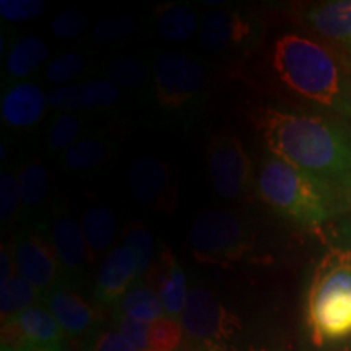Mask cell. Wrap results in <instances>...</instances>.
<instances>
[{
	"mask_svg": "<svg viewBox=\"0 0 351 351\" xmlns=\"http://www.w3.org/2000/svg\"><path fill=\"white\" fill-rule=\"evenodd\" d=\"M88 26L86 16L75 8H67L60 12L52 21V32L57 38L73 39L82 36Z\"/></svg>",
	"mask_w": 351,
	"mask_h": 351,
	"instance_id": "35",
	"label": "cell"
},
{
	"mask_svg": "<svg viewBox=\"0 0 351 351\" xmlns=\"http://www.w3.org/2000/svg\"><path fill=\"white\" fill-rule=\"evenodd\" d=\"M148 287L158 293L168 317H182L189 296L186 275L168 247L161 251L156 263L148 270Z\"/></svg>",
	"mask_w": 351,
	"mask_h": 351,
	"instance_id": "15",
	"label": "cell"
},
{
	"mask_svg": "<svg viewBox=\"0 0 351 351\" xmlns=\"http://www.w3.org/2000/svg\"><path fill=\"white\" fill-rule=\"evenodd\" d=\"M256 191L263 204L280 217L315 230L343 207L330 189L296 166L269 153L256 176Z\"/></svg>",
	"mask_w": 351,
	"mask_h": 351,
	"instance_id": "3",
	"label": "cell"
},
{
	"mask_svg": "<svg viewBox=\"0 0 351 351\" xmlns=\"http://www.w3.org/2000/svg\"><path fill=\"white\" fill-rule=\"evenodd\" d=\"M46 302L47 309L69 335H82L95 326V309L72 289L57 287L47 293Z\"/></svg>",
	"mask_w": 351,
	"mask_h": 351,
	"instance_id": "18",
	"label": "cell"
},
{
	"mask_svg": "<svg viewBox=\"0 0 351 351\" xmlns=\"http://www.w3.org/2000/svg\"><path fill=\"white\" fill-rule=\"evenodd\" d=\"M82 130V122L73 114H59L47 130V147L52 152H67L75 145Z\"/></svg>",
	"mask_w": 351,
	"mask_h": 351,
	"instance_id": "28",
	"label": "cell"
},
{
	"mask_svg": "<svg viewBox=\"0 0 351 351\" xmlns=\"http://www.w3.org/2000/svg\"><path fill=\"white\" fill-rule=\"evenodd\" d=\"M254 86L285 91L314 106L351 116V62L306 34L287 32L262 43L239 69Z\"/></svg>",
	"mask_w": 351,
	"mask_h": 351,
	"instance_id": "1",
	"label": "cell"
},
{
	"mask_svg": "<svg viewBox=\"0 0 351 351\" xmlns=\"http://www.w3.org/2000/svg\"><path fill=\"white\" fill-rule=\"evenodd\" d=\"M208 171L217 194L226 200L244 199L252 187L256 189L251 156L231 132L217 134L210 142Z\"/></svg>",
	"mask_w": 351,
	"mask_h": 351,
	"instance_id": "8",
	"label": "cell"
},
{
	"mask_svg": "<svg viewBox=\"0 0 351 351\" xmlns=\"http://www.w3.org/2000/svg\"><path fill=\"white\" fill-rule=\"evenodd\" d=\"M64 333L47 307L33 306L2 324V346H64Z\"/></svg>",
	"mask_w": 351,
	"mask_h": 351,
	"instance_id": "12",
	"label": "cell"
},
{
	"mask_svg": "<svg viewBox=\"0 0 351 351\" xmlns=\"http://www.w3.org/2000/svg\"><path fill=\"white\" fill-rule=\"evenodd\" d=\"M265 25L241 8H218L205 15L200 28L204 49L219 59H230L238 70L262 46Z\"/></svg>",
	"mask_w": 351,
	"mask_h": 351,
	"instance_id": "6",
	"label": "cell"
},
{
	"mask_svg": "<svg viewBox=\"0 0 351 351\" xmlns=\"http://www.w3.org/2000/svg\"><path fill=\"white\" fill-rule=\"evenodd\" d=\"M86 57L80 52H65L51 60L46 67V80L54 85H70L73 78L80 77L86 69Z\"/></svg>",
	"mask_w": 351,
	"mask_h": 351,
	"instance_id": "29",
	"label": "cell"
},
{
	"mask_svg": "<svg viewBox=\"0 0 351 351\" xmlns=\"http://www.w3.org/2000/svg\"><path fill=\"white\" fill-rule=\"evenodd\" d=\"M19 179L12 171H2L0 174V219L2 225L10 223L20 205Z\"/></svg>",
	"mask_w": 351,
	"mask_h": 351,
	"instance_id": "34",
	"label": "cell"
},
{
	"mask_svg": "<svg viewBox=\"0 0 351 351\" xmlns=\"http://www.w3.org/2000/svg\"><path fill=\"white\" fill-rule=\"evenodd\" d=\"M13 274V258L8 249H5V244H2V252H0V285L8 282Z\"/></svg>",
	"mask_w": 351,
	"mask_h": 351,
	"instance_id": "39",
	"label": "cell"
},
{
	"mask_svg": "<svg viewBox=\"0 0 351 351\" xmlns=\"http://www.w3.org/2000/svg\"><path fill=\"white\" fill-rule=\"evenodd\" d=\"M43 88L33 82H16L2 96V121L10 129H32L43 121L47 109Z\"/></svg>",
	"mask_w": 351,
	"mask_h": 351,
	"instance_id": "14",
	"label": "cell"
},
{
	"mask_svg": "<svg viewBox=\"0 0 351 351\" xmlns=\"http://www.w3.org/2000/svg\"><path fill=\"white\" fill-rule=\"evenodd\" d=\"M49 47L38 36L20 38L7 56V75L10 80H21L47 62Z\"/></svg>",
	"mask_w": 351,
	"mask_h": 351,
	"instance_id": "19",
	"label": "cell"
},
{
	"mask_svg": "<svg viewBox=\"0 0 351 351\" xmlns=\"http://www.w3.org/2000/svg\"><path fill=\"white\" fill-rule=\"evenodd\" d=\"M208 88L207 70L197 57L181 51H163L153 67V90L165 111L187 114L202 104Z\"/></svg>",
	"mask_w": 351,
	"mask_h": 351,
	"instance_id": "5",
	"label": "cell"
},
{
	"mask_svg": "<svg viewBox=\"0 0 351 351\" xmlns=\"http://www.w3.org/2000/svg\"><path fill=\"white\" fill-rule=\"evenodd\" d=\"M90 351H137L119 332L103 330L93 337Z\"/></svg>",
	"mask_w": 351,
	"mask_h": 351,
	"instance_id": "38",
	"label": "cell"
},
{
	"mask_svg": "<svg viewBox=\"0 0 351 351\" xmlns=\"http://www.w3.org/2000/svg\"><path fill=\"white\" fill-rule=\"evenodd\" d=\"M51 243L59 257L62 274L67 278L82 275L88 262L93 261L82 226L67 215H60L52 223Z\"/></svg>",
	"mask_w": 351,
	"mask_h": 351,
	"instance_id": "16",
	"label": "cell"
},
{
	"mask_svg": "<svg viewBox=\"0 0 351 351\" xmlns=\"http://www.w3.org/2000/svg\"><path fill=\"white\" fill-rule=\"evenodd\" d=\"M254 130L271 155L330 189L351 210V135L322 116L261 106L251 111Z\"/></svg>",
	"mask_w": 351,
	"mask_h": 351,
	"instance_id": "2",
	"label": "cell"
},
{
	"mask_svg": "<svg viewBox=\"0 0 351 351\" xmlns=\"http://www.w3.org/2000/svg\"><path fill=\"white\" fill-rule=\"evenodd\" d=\"M47 182L49 176L47 169L38 158L26 161L19 169V186H20V199L25 207H34L41 204L47 191Z\"/></svg>",
	"mask_w": 351,
	"mask_h": 351,
	"instance_id": "25",
	"label": "cell"
},
{
	"mask_svg": "<svg viewBox=\"0 0 351 351\" xmlns=\"http://www.w3.org/2000/svg\"><path fill=\"white\" fill-rule=\"evenodd\" d=\"M2 351H65L64 346H2Z\"/></svg>",
	"mask_w": 351,
	"mask_h": 351,
	"instance_id": "40",
	"label": "cell"
},
{
	"mask_svg": "<svg viewBox=\"0 0 351 351\" xmlns=\"http://www.w3.org/2000/svg\"><path fill=\"white\" fill-rule=\"evenodd\" d=\"M0 313H2V324L19 315L29 307L36 306L34 302L41 293L33 287L28 280L20 274H15L10 280L0 285Z\"/></svg>",
	"mask_w": 351,
	"mask_h": 351,
	"instance_id": "23",
	"label": "cell"
},
{
	"mask_svg": "<svg viewBox=\"0 0 351 351\" xmlns=\"http://www.w3.org/2000/svg\"><path fill=\"white\" fill-rule=\"evenodd\" d=\"M184 332L202 343L225 340L238 330L239 322L225 306L205 288H192L181 317Z\"/></svg>",
	"mask_w": 351,
	"mask_h": 351,
	"instance_id": "9",
	"label": "cell"
},
{
	"mask_svg": "<svg viewBox=\"0 0 351 351\" xmlns=\"http://www.w3.org/2000/svg\"><path fill=\"white\" fill-rule=\"evenodd\" d=\"M13 261L16 270L41 295L46 296L59 287L62 267L51 241L44 239L38 232L21 236L13 247Z\"/></svg>",
	"mask_w": 351,
	"mask_h": 351,
	"instance_id": "11",
	"label": "cell"
},
{
	"mask_svg": "<svg viewBox=\"0 0 351 351\" xmlns=\"http://www.w3.org/2000/svg\"><path fill=\"white\" fill-rule=\"evenodd\" d=\"M47 103L57 111L82 112L88 111L85 83H70L57 86L47 95Z\"/></svg>",
	"mask_w": 351,
	"mask_h": 351,
	"instance_id": "31",
	"label": "cell"
},
{
	"mask_svg": "<svg viewBox=\"0 0 351 351\" xmlns=\"http://www.w3.org/2000/svg\"><path fill=\"white\" fill-rule=\"evenodd\" d=\"M135 28H137V21L132 16H114V19H106L95 26L93 38L101 43L116 41V39L129 36L135 32Z\"/></svg>",
	"mask_w": 351,
	"mask_h": 351,
	"instance_id": "37",
	"label": "cell"
},
{
	"mask_svg": "<svg viewBox=\"0 0 351 351\" xmlns=\"http://www.w3.org/2000/svg\"><path fill=\"white\" fill-rule=\"evenodd\" d=\"M189 351H221V350H219L218 346H215V343H202V345L195 346V348H192Z\"/></svg>",
	"mask_w": 351,
	"mask_h": 351,
	"instance_id": "41",
	"label": "cell"
},
{
	"mask_svg": "<svg viewBox=\"0 0 351 351\" xmlns=\"http://www.w3.org/2000/svg\"><path fill=\"white\" fill-rule=\"evenodd\" d=\"M85 93H86V103H88V111L91 109H103L112 108L117 101L121 99L119 88L111 80L106 78H91L85 83Z\"/></svg>",
	"mask_w": 351,
	"mask_h": 351,
	"instance_id": "32",
	"label": "cell"
},
{
	"mask_svg": "<svg viewBox=\"0 0 351 351\" xmlns=\"http://www.w3.org/2000/svg\"><path fill=\"white\" fill-rule=\"evenodd\" d=\"M114 324L121 333L137 351H153L150 341V324L140 322L127 315L114 313Z\"/></svg>",
	"mask_w": 351,
	"mask_h": 351,
	"instance_id": "33",
	"label": "cell"
},
{
	"mask_svg": "<svg viewBox=\"0 0 351 351\" xmlns=\"http://www.w3.org/2000/svg\"><path fill=\"white\" fill-rule=\"evenodd\" d=\"M160 36L169 43H184L194 36L199 28V19L191 8L179 3H165L155 12Z\"/></svg>",
	"mask_w": 351,
	"mask_h": 351,
	"instance_id": "20",
	"label": "cell"
},
{
	"mask_svg": "<svg viewBox=\"0 0 351 351\" xmlns=\"http://www.w3.org/2000/svg\"><path fill=\"white\" fill-rule=\"evenodd\" d=\"M108 75L116 86L125 88V90H137V88L147 85L150 72H148L147 65L137 57L127 56L114 60L108 70Z\"/></svg>",
	"mask_w": 351,
	"mask_h": 351,
	"instance_id": "26",
	"label": "cell"
},
{
	"mask_svg": "<svg viewBox=\"0 0 351 351\" xmlns=\"http://www.w3.org/2000/svg\"><path fill=\"white\" fill-rule=\"evenodd\" d=\"M111 145L103 138H83L64 153V165L70 171H91L104 165L111 156Z\"/></svg>",
	"mask_w": 351,
	"mask_h": 351,
	"instance_id": "24",
	"label": "cell"
},
{
	"mask_svg": "<svg viewBox=\"0 0 351 351\" xmlns=\"http://www.w3.org/2000/svg\"><path fill=\"white\" fill-rule=\"evenodd\" d=\"M116 313L145 324L168 317L158 293L148 285H134L116 304Z\"/></svg>",
	"mask_w": 351,
	"mask_h": 351,
	"instance_id": "21",
	"label": "cell"
},
{
	"mask_svg": "<svg viewBox=\"0 0 351 351\" xmlns=\"http://www.w3.org/2000/svg\"><path fill=\"white\" fill-rule=\"evenodd\" d=\"M191 249L199 262L226 267L252 252L254 238L239 217L213 210L200 215L192 226Z\"/></svg>",
	"mask_w": 351,
	"mask_h": 351,
	"instance_id": "7",
	"label": "cell"
},
{
	"mask_svg": "<svg viewBox=\"0 0 351 351\" xmlns=\"http://www.w3.org/2000/svg\"><path fill=\"white\" fill-rule=\"evenodd\" d=\"M82 230L90 247L91 258H96L108 251L109 245L112 244L117 231L116 217L108 207L96 205V207L88 208L83 215Z\"/></svg>",
	"mask_w": 351,
	"mask_h": 351,
	"instance_id": "22",
	"label": "cell"
},
{
	"mask_svg": "<svg viewBox=\"0 0 351 351\" xmlns=\"http://www.w3.org/2000/svg\"><path fill=\"white\" fill-rule=\"evenodd\" d=\"M307 326L317 346L351 335V251L332 249L315 267Z\"/></svg>",
	"mask_w": 351,
	"mask_h": 351,
	"instance_id": "4",
	"label": "cell"
},
{
	"mask_svg": "<svg viewBox=\"0 0 351 351\" xmlns=\"http://www.w3.org/2000/svg\"><path fill=\"white\" fill-rule=\"evenodd\" d=\"M140 276L138 263L124 244L106 254L96 275L93 295L103 306L117 304Z\"/></svg>",
	"mask_w": 351,
	"mask_h": 351,
	"instance_id": "13",
	"label": "cell"
},
{
	"mask_svg": "<svg viewBox=\"0 0 351 351\" xmlns=\"http://www.w3.org/2000/svg\"><path fill=\"white\" fill-rule=\"evenodd\" d=\"M124 245L137 258L140 275L152 269L153 261V238L150 231L140 221H132L124 231Z\"/></svg>",
	"mask_w": 351,
	"mask_h": 351,
	"instance_id": "27",
	"label": "cell"
},
{
	"mask_svg": "<svg viewBox=\"0 0 351 351\" xmlns=\"http://www.w3.org/2000/svg\"><path fill=\"white\" fill-rule=\"evenodd\" d=\"M46 10L41 0H2L0 15L8 21H28L36 19Z\"/></svg>",
	"mask_w": 351,
	"mask_h": 351,
	"instance_id": "36",
	"label": "cell"
},
{
	"mask_svg": "<svg viewBox=\"0 0 351 351\" xmlns=\"http://www.w3.org/2000/svg\"><path fill=\"white\" fill-rule=\"evenodd\" d=\"M302 19L315 33L340 44L351 54V0L315 3L306 8Z\"/></svg>",
	"mask_w": 351,
	"mask_h": 351,
	"instance_id": "17",
	"label": "cell"
},
{
	"mask_svg": "<svg viewBox=\"0 0 351 351\" xmlns=\"http://www.w3.org/2000/svg\"><path fill=\"white\" fill-rule=\"evenodd\" d=\"M132 195L138 204L153 212L169 215L178 200V181L168 163L153 156H142L134 161L129 171Z\"/></svg>",
	"mask_w": 351,
	"mask_h": 351,
	"instance_id": "10",
	"label": "cell"
},
{
	"mask_svg": "<svg viewBox=\"0 0 351 351\" xmlns=\"http://www.w3.org/2000/svg\"><path fill=\"white\" fill-rule=\"evenodd\" d=\"M184 328L178 319L163 317L150 324V341L153 351H178L182 343Z\"/></svg>",
	"mask_w": 351,
	"mask_h": 351,
	"instance_id": "30",
	"label": "cell"
}]
</instances>
